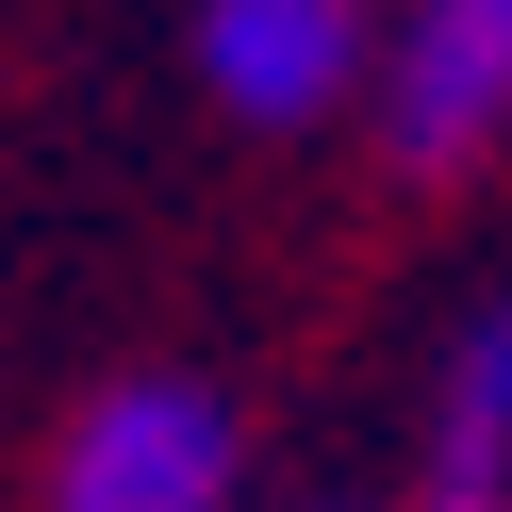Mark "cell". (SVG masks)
I'll use <instances>...</instances> for the list:
<instances>
[{
    "mask_svg": "<svg viewBox=\"0 0 512 512\" xmlns=\"http://www.w3.org/2000/svg\"><path fill=\"white\" fill-rule=\"evenodd\" d=\"M199 83L248 133H314L364 83V0H199Z\"/></svg>",
    "mask_w": 512,
    "mask_h": 512,
    "instance_id": "3",
    "label": "cell"
},
{
    "mask_svg": "<svg viewBox=\"0 0 512 512\" xmlns=\"http://www.w3.org/2000/svg\"><path fill=\"white\" fill-rule=\"evenodd\" d=\"M512 116V0H413L380 34V149L397 166H463Z\"/></svg>",
    "mask_w": 512,
    "mask_h": 512,
    "instance_id": "2",
    "label": "cell"
},
{
    "mask_svg": "<svg viewBox=\"0 0 512 512\" xmlns=\"http://www.w3.org/2000/svg\"><path fill=\"white\" fill-rule=\"evenodd\" d=\"M430 496L446 512H496L512 496V298H479L446 331V380H430Z\"/></svg>",
    "mask_w": 512,
    "mask_h": 512,
    "instance_id": "4",
    "label": "cell"
},
{
    "mask_svg": "<svg viewBox=\"0 0 512 512\" xmlns=\"http://www.w3.org/2000/svg\"><path fill=\"white\" fill-rule=\"evenodd\" d=\"M496 512H512V496H496Z\"/></svg>",
    "mask_w": 512,
    "mask_h": 512,
    "instance_id": "5",
    "label": "cell"
},
{
    "mask_svg": "<svg viewBox=\"0 0 512 512\" xmlns=\"http://www.w3.org/2000/svg\"><path fill=\"white\" fill-rule=\"evenodd\" d=\"M232 479H248V446L215 380H116L50 446V512H232Z\"/></svg>",
    "mask_w": 512,
    "mask_h": 512,
    "instance_id": "1",
    "label": "cell"
}]
</instances>
